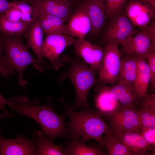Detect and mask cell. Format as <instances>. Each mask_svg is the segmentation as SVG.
I'll list each match as a JSON object with an SVG mask.
<instances>
[{
	"mask_svg": "<svg viewBox=\"0 0 155 155\" xmlns=\"http://www.w3.org/2000/svg\"><path fill=\"white\" fill-rule=\"evenodd\" d=\"M8 100L12 104V111L34 120L51 142H53L60 135L66 136L65 115H59L54 111L51 98H49L47 103L43 105H40L37 100H30L22 95L13 96Z\"/></svg>",
	"mask_w": 155,
	"mask_h": 155,
	"instance_id": "obj_1",
	"label": "cell"
},
{
	"mask_svg": "<svg viewBox=\"0 0 155 155\" xmlns=\"http://www.w3.org/2000/svg\"><path fill=\"white\" fill-rule=\"evenodd\" d=\"M60 100L65 108V115L69 117L66 124L67 136L71 140H77L82 138L84 142L94 140L98 142L102 147V136L111 129L108 123L105 122L102 114L99 111L89 108L76 112L69 108L64 102Z\"/></svg>",
	"mask_w": 155,
	"mask_h": 155,
	"instance_id": "obj_2",
	"label": "cell"
},
{
	"mask_svg": "<svg viewBox=\"0 0 155 155\" xmlns=\"http://www.w3.org/2000/svg\"><path fill=\"white\" fill-rule=\"evenodd\" d=\"M61 58L64 63L70 65L66 72L59 76L58 80L60 82L66 79L72 83L76 93V99L74 103L67 104L71 109L77 108L85 110L90 108L87 101L88 93L95 85L100 83L96 76V73L92 71L88 65L82 59L78 57L63 55Z\"/></svg>",
	"mask_w": 155,
	"mask_h": 155,
	"instance_id": "obj_3",
	"label": "cell"
},
{
	"mask_svg": "<svg viewBox=\"0 0 155 155\" xmlns=\"http://www.w3.org/2000/svg\"><path fill=\"white\" fill-rule=\"evenodd\" d=\"M22 36H8L0 33L5 51L3 57L6 64L11 75L16 71L19 85L26 89L27 83L23 78V73L28 65L32 64L40 72L48 68L31 55L28 48L23 43Z\"/></svg>",
	"mask_w": 155,
	"mask_h": 155,
	"instance_id": "obj_4",
	"label": "cell"
},
{
	"mask_svg": "<svg viewBox=\"0 0 155 155\" xmlns=\"http://www.w3.org/2000/svg\"><path fill=\"white\" fill-rule=\"evenodd\" d=\"M126 55L135 59L146 60L155 52V22L140 29L136 34L120 43Z\"/></svg>",
	"mask_w": 155,
	"mask_h": 155,
	"instance_id": "obj_5",
	"label": "cell"
},
{
	"mask_svg": "<svg viewBox=\"0 0 155 155\" xmlns=\"http://www.w3.org/2000/svg\"><path fill=\"white\" fill-rule=\"evenodd\" d=\"M108 19L101 38L104 45L119 44L139 31L131 23L124 11Z\"/></svg>",
	"mask_w": 155,
	"mask_h": 155,
	"instance_id": "obj_6",
	"label": "cell"
},
{
	"mask_svg": "<svg viewBox=\"0 0 155 155\" xmlns=\"http://www.w3.org/2000/svg\"><path fill=\"white\" fill-rule=\"evenodd\" d=\"M102 116L104 120L108 122L113 132L140 131L142 127L141 119L136 108L119 107Z\"/></svg>",
	"mask_w": 155,
	"mask_h": 155,
	"instance_id": "obj_7",
	"label": "cell"
},
{
	"mask_svg": "<svg viewBox=\"0 0 155 155\" xmlns=\"http://www.w3.org/2000/svg\"><path fill=\"white\" fill-rule=\"evenodd\" d=\"M75 38L64 34H53L46 36L44 39L42 49V58L47 59L50 66L57 70L65 63L61 55L67 47L73 45Z\"/></svg>",
	"mask_w": 155,
	"mask_h": 155,
	"instance_id": "obj_8",
	"label": "cell"
},
{
	"mask_svg": "<svg viewBox=\"0 0 155 155\" xmlns=\"http://www.w3.org/2000/svg\"><path fill=\"white\" fill-rule=\"evenodd\" d=\"M119 44L105 45L104 55L98 73L100 83L109 84L112 86L117 80L121 58Z\"/></svg>",
	"mask_w": 155,
	"mask_h": 155,
	"instance_id": "obj_9",
	"label": "cell"
},
{
	"mask_svg": "<svg viewBox=\"0 0 155 155\" xmlns=\"http://www.w3.org/2000/svg\"><path fill=\"white\" fill-rule=\"evenodd\" d=\"M73 46L75 54L82 58L92 71L98 73L104 55V48L93 44L84 38L75 39Z\"/></svg>",
	"mask_w": 155,
	"mask_h": 155,
	"instance_id": "obj_10",
	"label": "cell"
},
{
	"mask_svg": "<svg viewBox=\"0 0 155 155\" xmlns=\"http://www.w3.org/2000/svg\"><path fill=\"white\" fill-rule=\"evenodd\" d=\"M1 133L0 128V155H36L38 146L33 137L28 138L18 134L15 138L7 139Z\"/></svg>",
	"mask_w": 155,
	"mask_h": 155,
	"instance_id": "obj_11",
	"label": "cell"
},
{
	"mask_svg": "<svg viewBox=\"0 0 155 155\" xmlns=\"http://www.w3.org/2000/svg\"><path fill=\"white\" fill-rule=\"evenodd\" d=\"M65 24L63 34L77 38H84L91 29L87 12L83 7L77 5Z\"/></svg>",
	"mask_w": 155,
	"mask_h": 155,
	"instance_id": "obj_12",
	"label": "cell"
},
{
	"mask_svg": "<svg viewBox=\"0 0 155 155\" xmlns=\"http://www.w3.org/2000/svg\"><path fill=\"white\" fill-rule=\"evenodd\" d=\"M113 132L117 140L123 144L132 155H145L150 151L155 152V148L146 142L140 131Z\"/></svg>",
	"mask_w": 155,
	"mask_h": 155,
	"instance_id": "obj_13",
	"label": "cell"
},
{
	"mask_svg": "<svg viewBox=\"0 0 155 155\" xmlns=\"http://www.w3.org/2000/svg\"><path fill=\"white\" fill-rule=\"evenodd\" d=\"M34 12L43 11L58 16L67 23L74 6L70 0H43L29 3Z\"/></svg>",
	"mask_w": 155,
	"mask_h": 155,
	"instance_id": "obj_14",
	"label": "cell"
},
{
	"mask_svg": "<svg viewBox=\"0 0 155 155\" xmlns=\"http://www.w3.org/2000/svg\"><path fill=\"white\" fill-rule=\"evenodd\" d=\"M82 7L87 11L92 26L89 33L94 36L102 30L106 18L104 0H84L76 6Z\"/></svg>",
	"mask_w": 155,
	"mask_h": 155,
	"instance_id": "obj_15",
	"label": "cell"
},
{
	"mask_svg": "<svg viewBox=\"0 0 155 155\" xmlns=\"http://www.w3.org/2000/svg\"><path fill=\"white\" fill-rule=\"evenodd\" d=\"M106 88L118 100L120 108H135L141 100L136 92L133 84L117 81L111 87L106 85Z\"/></svg>",
	"mask_w": 155,
	"mask_h": 155,
	"instance_id": "obj_16",
	"label": "cell"
},
{
	"mask_svg": "<svg viewBox=\"0 0 155 155\" xmlns=\"http://www.w3.org/2000/svg\"><path fill=\"white\" fill-rule=\"evenodd\" d=\"M94 90L97 93L94 104L97 111L102 115L118 108L119 102L107 90L106 85L102 83L98 84Z\"/></svg>",
	"mask_w": 155,
	"mask_h": 155,
	"instance_id": "obj_17",
	"label": "cell"
},
{
	"mask_svg": "<svg viewBox=\"0 0 155 155\" xmlns=\"http://www.w3.org/2000/svg\"><path fill=\"white\" fill-rule=\"evenodd\" d=\"M136 108L142 127L155 128V94H146Z\"/></svg>",
	"mask_w": 155,
	"mask_h": 155,
	"instance_id": "obj_18",
	"label": "cell"
},
{
	"mask_svg": "<svg viewBox=\"0 0 155 155\" xmlns=\"http://www.w3.org/2000/svg\"><path fill=\"white\" fill-rule=\"evenodd\" d=\"M27 41L26 44L31 48L36 56V58L49 68L50 66L43 60L42 49L43 42L44 34L37 18L31 24L28 33Z\"/></svg>",
	"mask_w": 155,
	"mask_h": 155,
	"instance_id": "obj_19",
	"label": "cell"
},
{
	"mask_svg": "<svg viewBox=\"0 0 155 155\" xmlns=\"http://www.w3.org/2000/svg\"><path fill=\"white\" fill-rule=\"evenodd\" d=\"M135 59L137 62V69L134 86L137 95L141 100L147 93L149 84L150 82V72L146 59Z\"/></svg>",
	"mask_w": 155,
	"mask_h": 155,
	"instance_id": "obj_20",
	"label": "cell"
},
{
	"mask_svg": "<svg viewBox=\"0 0 155 155\" xmlns=\"http://www.w3.org/2000/svg\"><path fill=\"white\" fill-rule=\"evenodd\" d=\"M32 137L37 144L36 155H65L63 150V145H56L48 140L47 136L41 131L35 130L33 132Z\"/></svg>",
	"mask_w": 155,
	"mask_h": 155,
	"instance_id": "obj_21",
	"label": "cell"
},
{
	"mask_svg": "<svg viewBox=\"0 0 155 155\" xmlns=\"http://www.w3.org/2000/svg\"><path fill=\"white\" fill-rule=\"evenodd\" d=\"M137 69L136 59L125 55L121 58L120 69L117 81L134 85Z\"/></svg>",
	"mask_w": 155,
	"mask_h": 155,
	"instance_id": "obj_22",
	"label": "cell"
},
{
	"mask_svg": "<svg viewBox=\"0 0 155 155\" xmlns=\"http://www.w3.org/2000/svg\"><path fill=\"white\" fill-rule=\"evenodd\" d=\"M64 151L65 155H104L106 154L102 147L88 146L82 140H71L65 146Z\"/></svg>",
	"mask_w": 155,
	"mask_h": 155,
	"instance_id": "obj_23",
	"label": "cell"
},
{
	"mask_svg": "<svg viewBox=\"0 0 155 155\" xmlns=\"http://www.w3.org/2000/svg\"><path fill=\"white\" fill-rule=\"evenodd\" d=\"M30 25L21 20L10 22L3 13H0V33L4 36L10 37L26 35L28 33Z\"/></svg>",
	"mask_w": 155,
	"mask_h": 155,
	"instance_id": "obj_24",
	"label": "cell"
},
{
	"mask_svg": "<svg viewBox=\"0 0 155 155\" xmlns=\"http://www.w3.org/2000/svg\"><path fill=\"white\" fill-rule=\"evenodd\" d=\"M103 147L106 148L108 155H132L131 153L115 138L111 129L104 134L101 137Z\"/></svg>",
	"mask_w": 155,
	"mask_h": 155,
	"instance_id": "obj_25",
	"label": "cell"
},
{
	"mask_svg": "<svg viewBox=\"0 0 155 155\" xmlns=\"http://www.w3.org/2000/svg\"><path fill=\"white\" fill-rule=\"evenodd\" d=\"M106 18L108 19L124 11L130 0H104Z\"/></svg>",
	"mask_w": 155,
	"mask_h": 155,
	"instance_id": "obj_26",
	"label": "cell"
},
{
	"mask_svg": "<svg viewBox=\"0 0 155 155\" xmlns=\"http://www.w3.org/2000/svg\"><path fill=\"white\" fill-rule=\"evenodd\" d=\"M34 12L35 13H39L45 18L54 28L57 34H63L66 24L61 18L43 11Z\"/></svg>",
	"mask_w": 155,
	"mask_h": 155,
	"instance_id": "obj_27",
	"label": "cell"
},
{
	"mask_svg": "<svg viewBox=\"0 0 155 155\" xmlns=\"http://www.w3.org/2000/svg\"><path fill=\"white\" fill-rule=\"evenodd\" d=\"M146 60L148 64L150 72V80L152 90H155V52L151 53L147 57Z\"/></svg>",
	"mask_w": 155,
	"mask_h": 155,
	"instance_id": "obj_28",
	"label": "cell"
},
{
	"mask_svg": "<svg viewBox=\"0 0 155 155\" xmlns=\"http://www.w3.org/2000/svg\"><path fill=\"white\" fill-rule=\"evenodd\" d=\"M140 133L146 142L155 148V128L142 127Z\"/></svg>",
	"mask_w": 155,
	"mask_h": 155,
	"instance_id": "obj_29",
	"label": "cell"
},
{
	"mask_svg": "<svg viewBox=\"0 0 155 155\" xmlns=\"http://www.w3.org/2000/svg\"><path fill=\"white\" fill-rule=\"evenodd\" d=\"M2 13L9 21L17 22L21 20L22 13L17 8L12 6Z\"/></svg>",
	"mask_w": 155,
	"mask_h": 155,
	"instance_id": "obj_30",
	"label": "cell"
},
{
	"mask_svg": "<svg viewBox=\"0 0 155 155\" xmlns=\"http://www.w3.org/2000/svg\"><path fill=\"white\" fill-rule=\"evenodd\" d=\"M13 6L17 8L22 13H34L33 8L30 5L20 0L13 1Z\"/></svg>",
	"mask_w": 155,
	"mask_h": 155,
	"instance_id": "obj_31",
	"label": "cell"
},
{
	"mask_svg": "<svg viewBox=\"0 0 155 155\" xmlns=\"http://www.w3.org/2000/svg\"><path fill=\"white\" fill-rule=\"evenodd\" d=\"M4 50L2 39L0 36V67H1L3 69V76L6 77L11 74L6 64L4 57L2 55V52Z\"/></svg>",
	"mask_w": 155,
	"mask_h": 155,
	"instance_id": "obj_32",
	"label": "cell"
},
{
	"mask_svg": "<svg viewBox=\"0 0 155 155\" xmlns=\"http://www.w3.org/2000/svg\"><path fill=\"white\" fill-rule=\"evenodd\" d=\"M35 13H22L21 20L29 24H31L36 18Z\"/></svg>",
	"mask_w": 155,
	"mask_h": 155,
	"instance_id": "obj_33",
	"label": "cell"
},
{
	"mask_svg": "<svg viewBox=\"0 0 155 155\" xmlns=\"http://www.w3.org/2000/svg\"><path fill=\"white\" fill-rule=\"evenodd\" d=\"M13 6V2H9L6 0H0V13H4L7 9Z\"/></svg>",
	"mask_w": 155,
	"mask_h": 155,
	"instance_id": "obj_34",
	"label": "cell"
},
{
	"mask_svg": "<svg viewBox=\"0 0 155 155\" xmlns=\"http://www.w3.org/2000/svg\"><path fill=\"white\" fill-rule=\"evenodd\" d=\"M5 105H8L10 107L11 106L12 104L8 100L6 99L0 93V109L3 111L4 113L7 114L9 113L5 108Z\"/></svg>",
	"mask_w": 155,
	"mask_h": 155,
	"instance_id": "obj_35",
	"label": "cell"
},
{
	"mask_svg": "<svg viewBox=\"0 0 155 155\" xmlns=\"http://www.w3.org/2000/svg\"><path fill=\"white\" fill-rule=\"evenodd\" d=\"M147 5L155 11V0H137Z\"/></svg>",
	"mask_w": 155,
	"mask_h": 155,
	"instance_id": "obj_36",
	"label": "cell"
},
{
	"mask_svg": "<svg viewBox=\"0 0 155 155\" xmlns=\"http://www.w3.org/2000/svg\"><path fill=\"white\" fill-rule=\"evenodd\" d=\"M13 117L12 113H9L7 114L5 113H0V119L3 118L11 119Z\"/></svg>",
	"mask_w": 155,
	"mask_h": 155,
	"instance_id": "obj_37",
	"label": "cell"
},
{
	"mask_svg": "<svg viewBox=\"0 0 155 155\" xmlns=\"http://www.w3.org/2000/svg\"><path fill=\"white\" fill-rule=\"evenodd\" d=\"M84 0H70L73 5H76Z\"/></svg>",
	"mask_w": 155,
	"mask_h": 155,
	"instance_id": "obj_38",
	"label": "cell"
},
{
	"mask_svg": "<svg viewBox=\"0 0 155 155\" xmlns=\"http://www.w3.org/2000/svg\"><path fill=\"white\" fill-rule=\"evenodd\" d=\"M43 0H20L21 1H23L27 3H30V2L33 1H41Z\"/></svg>",
	"mask_w": 155,
	"mask_h": 155,
	"instance_id": "obj_39",
	"label": "cell"
},
{
	"mask_svg": "<svg viewBox=\"0 0 155 155\" xmlns=\"http://www.w3.org/2000/svg\"><path fill=\"white\" fill-rule=\"evenodd\" d=\"M0 75L3 76V72L2 68L0 67Z\"/></svg>",
	"mask_w": 155,
	"mask_h": 155,
	"instance_id": "obj_40",
	"label": "cell"
},
{
	"mask_svg": "<svg viewBox=\"0 0 155 155\" xmlns=\"http://www.w3.org/2000/svg\"></svg>",
	"mask_w": 155,
	"mask_h": 155,
	"instance_id": "obj_41",
	"label": "cell"
}]
</instances>
